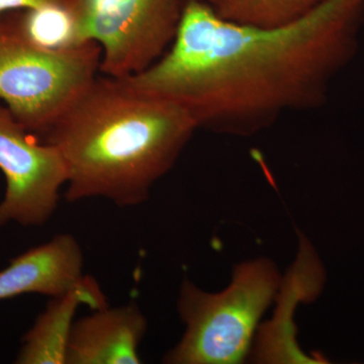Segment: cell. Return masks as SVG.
Instances as JSON below:
<instances>
[{
  "mask_svg": "<svg viewBox=\"0 0 364 364\" xmlns=\"http://www.w3.org/2000/svg\"><path fill=\"white\" fill-rule=\"evenodd\" d=\"M147 320L136 304L95 310L75 321L66 364H139Z\"/></svg>",
  "mask_w": 364,
  "mask_h": 364,
  "instance_id": "52a82bcc",
  "label": "cell"
},
{
  "mask_svg": "<svg viewBox=\"0 0 364 364\" xmlns=\"http://www.w3.org/2000/svg\"><path fill=\"white\" fill-rule=\"evenodd\" d=\"M100 62L95 43L47 47L26 32L20 11L0 16V100L33 135H45L97 77Z\"/></svg>",
  "mask_w": 364,
  "mask_h": 364,
  "instance_id": "3957f363",
  "label": "cell"
},
{
  "mask_svg": "<svg viewBox=\"0 0 364 364\" xmlns=\"http://www.w3.org/2000/svg\"><path fill=\"white\" fill-rule=\"evenodd\" d=\"M0 171L6 179L0 227L9 223L40 227L49 222L68 179L64 158L52 144L37 140L1 104Z\"/></svg>",
  "mask_w": 364,
  "mask_h": 364,
  "instance_id": "8992f818",
  "label": "cell"
},
{
  "mask_svg": "<svg viewBox=\"0 0 364 364\" xmlns=\"http://www.w3.org/2000/svg\"><path fill=\"white\" fill-rule=\"evenodd\" d=\"M198 130L178 105L98 75L42 136L67 167L66 200L136 207L176 165Z\"/></svg>",
  "mask_w": 364,
  "mask_h": 364,
  "instance_id": "7a4b0ae2",
  "label": "cell"
},
{
  "mask_svg": "<svg viewBox=\"0 0 364 364\" xmlns=\"http://www.w3.org/2000/svg\"><path fill=\"white\" fill-rule=\"evenodd\" d=\"M83 253L71 234L28 249L0 272V301L38 294L61 296L82 279Z\"/></svg>",
  "mask_w": 364,
  "mask_h": 364,
  "instance_id": "ba28073f",
  "label": "cell"
},
{
  "mask_svg": "<svg viewBox=\"0 0 364 364\" xmlns=\"http://www.w3.org/2000/svg\"><path fill=\"white\" fill-rule=\"evenodd\" d=\"M20 14L26 32L41 44L50 48L81 44L76 42L74 37L73 26L66 6L28 9L20 11Z\"/></svg>",
  "mask_w": 364,
  "mask_h": 364,
  "instance_id": "8fae6325",
  "label": "cell"
},
{
  "mask_svg": "<svg viewBox=\"0 0 364 364\" xmlns=\"http://www.w3.org/2000/svg\"><path fill=\"white\" fill-rule=\"evenodd\" d=\"M51 299L23 336L16 363L66 364L79 306L86 305L95 311L109 306L97 282L88 277H83L70 291Z\"/></svg>",
  "mask_w": 364,
  "mask_h": 364,
  "instance_id": "9c48e42d",
  "label": "cell"
},
{
  "mask_svg": "<svg viewBox=\"0 0 364 364\" xmlns=\"http://www.w3.org/2000/svg\"><path fill=\"white\" fill-rule=\"evenodd\" d=\"M279 287V269L267 258L236 265L231 284L220 293H207L184 280L179 291L178 312L186 332L166 354L164 363H241Z\"/></svg>",
  "mask_w": 364,
  "mask_h": 364,
  "instance_id": "277c9868",
  "label": "cell"
},
{
  "mask_svg": "<svg viewBox=\"0 0 364 364\" xmlns=\"http://www.w3.org/2000/svg\"><path fill=\"white\" fill-rule=\"evenodd\" d=\"M200 1L205 2V4H210V6H214L217 0H200Z\"/></svg>",
  "mask_w": 364,
  "mask_h": 364,
  "instance_id": "4fadbf2b",
  "label": "cell"
},
{
  "mask_svg": "<svg viewBox=\"0 0 364 364\" xmlns=\"http://www.w3.org/2000/svg\"><path fill=\"white\" fill-rule=\"evenodd\" d=\"M188 0H69L76 42L102 50L100 73L126 78L158 61L176 38Z\"/></svg>",
  "mask_w": 364,
  "mask_h": 364,
  "instance_id": "5b68a950",
  "label": "cell"
},
{
  "mask_svg": "<svg viewBox=\"0 0 364 364\" xmlns=\"http://www.w3.org/2000/svg\"><path fill=\"white\" fill-rule=\"evenodd\" d=\"M363 23L364 0H325L279 28L232 23L188 0L169 49L123 79L178 105L198 130L250 136L287 114L324 105L358 51Z\"/></svg>",
  "mask_w": 364,
  "mask_h": 364,
  "instance_id": "6da1fadb",
  "label": "cell"
},
{
  "mask_svg": "<svg viewBox=\"0 0 364 364\" xmlns=\"http://www.w3.org/2000/svg\"><path fill=\"white\" fill-rule=\"evenodd\" d=\"M69 0H0V16L14 11L66 6Z\"/></svg>",
  "mask_w": 364,
  "mask_h": 364,
  "instance_id": "7c38bea8",
  "label": "cell"
},
{
  "mask_svg": "<svg viewBox=\"0 0 364 364\" xmlns=\"http://www.w3.org/2000/svg\"><path fill=\"white\" fill-rule=\"evenodd\" d=\"M325 0H217L214 9L224 20L259 28L289 25Z\"/></svg>",
  "mask_w": 364,
  "mask_h": 364,
  "instance_id": "30bf717a",
  "label": "cell"
}]
</instances>
